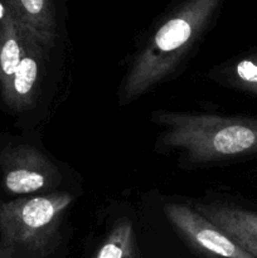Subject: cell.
<instances>
[{
  "label": "cell",
  "instance_id": "1",
  "mask_svg": "<svg viewBox=\"0 0 257 258\" xmlns=\"http://www.w3.org/2000/svg\"><path fill=\"white\" fill-rule=\"evenodd\" d=\"M224 0H179L155 28L123 78L121 100L131 102L163 82L208 30Z\"/></svg>",
  "mask_w": 257,
  "mask_h": 258
},
{
  "label": "cell",
  "instance_id": "9",
  "mask_svg": "<svg viewBox=\"0 0 257 258\" xmlns=\"http://www.w3.org/2000/svg\"><path fill=\"white\" fill-rule=\"evenodd\" d=\"M0 9V88H3L19 66L32 34L23 29L2 2Z\"/></svg>",
  "mask_w": 257,
  "mask_h": 258
},
{
  "label": "cell",
  "instance_id": "6",
  "mask_svg": "<svg viewBox=\"0 0 257 258\" xmlns=\"http://www.w3.org/2000/svg\"><path fill=\"white\" fill-rule=\"evenodd\" d=\"M49 49L37 38H28L25 52L7 86L0 88L3 101L13 111L28 110L34 105L42 85L44 66Z\"/></svg>",
  "mask_w": 257,
  "mask_h": 258
},
{
  "label": "cell",
  "instance_id": "2",
  "mask_svg": "<svg viewBox=\"0 0 257 258\" xmlns=\"http://www.w3.org/2000/svg\"><path fill=\"white\" fill-rule=\"evenodd\" d=\"M161 143L184 153L189 161L209 163L257 153V118L158 111Z\"/></svg>",
  "mask_w": 257,
  "mask_h": 258
},
{
  "label": "cell",
  "instance_id": "4",
  "mask_svg": "<svg viewBox=\"0 0 257 258\" xmlns=\"http://www.w3.org/2000/svg\"><path fill=\"white\" fill-rule=\"evenodd\" d=\"M0 175L10 194L44 193L57 188L62 175L57 166L37 148L17 145L0 154Z\"/></svg>",
  "mask_w": 257,
  "mask_h": 258
},
{
  "label": "cell",
  "instance_id": "11",
  "mask_svg": "<svg viewBox=\"0 0 257 258\" xmlns=\"http://www.w3.org/2000/svg\"><path fill=\"white\" fill-rule=\"evenodd\" d=\"M231 81L236 87L257 95V53L234 64L231 70Z\"/></svg>",
  "mask_w": 257,
  "mask_h": 258
},
{
  "label": "cell",
  "instance_id": "12",
  "mask_svg": "<svg viewBox=\"0 0 257 258\" xmlns=\"http://www.w3.org/2000/svg\"><path fill=\"white\" fill-rule=\"evenodd\" d=\"M12 249L13 248H8V247L0 248V258H13Z\"/></svg>",
  "mask_w": 257,
  "mask_h": 258
},
{
  "label": "cell",
  "instance_id": "10",
  "mask_svg": "<svg viewBox=\"0 0 257 258\" xmlns=\"http://www.w3.org/2000/svg\"><path fill=\"white\" fill-rule=\"evenodd\" d=\"M95 258H140L133 223L128 219L116 222Z\"/></svg>",
  "mask_w": 257,
  "mask_h": 258
},
{
  "label": "cell",
  "instance_id": "8",
  "mask_svg": "<svg viewBox=\"0 0 257 258\" xmlns=\"http://www.w3.org/2000/svg\"><path fill=\"white\" fill-rule=\"evenodd\" d=\"M194 209L219 227L241 248L257 258V213L218 203L196 204Z\"/></svg>",
  "mask_w": 257,
  "mask_h": 258
},
{
  "label": "cell",
  "instance_id": "5",
  "mask_svg": "<svg viewBox=\"0 0 257 258\" xmlns=\"http://www.w3.org/2000/svg\"><path fill=\"white\" fill-rule=\"evenodd\" d=\"M164 213L178 233L202 253L216 258H254L194 208L166 203Z\"/></svg>",
  "mask_w": 257,
  "mask_h": 258
},
{
  "label": "cell",
  "instance_id": "7",
  "mask_svg": "<svg viewBox=\"0 0 257 258\" xmlns=\"http://www.w3.org/2000/svg\"><path fill=\"white\" fill-rule=\"evenodd\" d=\"M23 27L47 49L59 35V0H0Z\"/></svg>",
  "mask_w": 257,
  "mask_h": 258
},
{
  "label": "cell",
  "instance_id": "3",
  "mask_svg": "<svg viewBox=\"0 0 257 258\" xmlns=\"http://www.w3.org/2000/svg\"><path fill=\"white\" fill-rule=\"evenodd\" d=\"M75 198L65 191L27 197L0 206V234L4 247L48 253L58 237L62 218Z\"/></svg>",
  "mask_w": 257,
  "mask_h": 258
}]
</instances>
